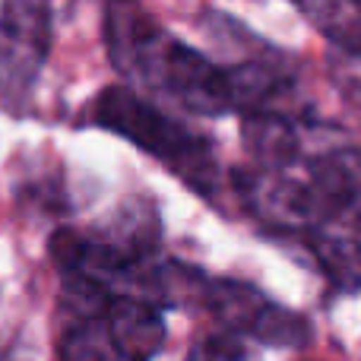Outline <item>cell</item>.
<instances>
[{
    "mask_svg": "<svg viewBox=\"0 0 361 361\" xmlns=\"http://www.w3.org/2000/svg\"><path fill=\"white\" fill-rule=\"evenodd\" d=\"M102 29L108 61L124 80L140 82L200 118L235 111L231 70L171 35L140 6V0H108Z\"/></svg>",
    "mask_w": 361,
    "mask_h": 361,
    "instance_id": "obj_1",
    "label": "cell"
},
{
    "mask_svg": "<svg viewBox=\"0 0 361 361\" xmlns=\"http://www.w3.org/2000/svg\"><path fill=\"white\" fill-rule=\"evenodd\" d=\"M292 4L330 44L361 57V0H292Z\"/></svg>",
    "mask_w": 361,
    "mask_h": 361,
    "instance_id": "obj_6",
    "label": "cell"
},
{
    "mask_svg": "<svg viewBox=\"0 0 361 361\" xmlns=\"http://www.w3.org/2000/svg\"><path fill=\"white\" fill-rule=\"evenodd\" d=\"M92 127L114 133L162 162L187 187L209 197L216 187V152L203 133L184 127L171 114L159 111L130 86H105L86 108Z\"/></svg>",
    "mask_w": 361,
    "mask_h": 361,
    "instance_id": "obj_2",
    "label": "cell"
},
{
    "mask_svg": "<svg viewBox=\"0 0 361 361\" xmlns=\"http://www.w3.org/2000/svg\"><path fill=\"white\" fill-rule=\"evenodd\" d=\"M0 361H32V355L25 352L23 343H6L4 349H0Z\"/></svg>",
    "mask_w": 361,
    "mask_h": 361,
    "instance_id": "obj_10",
    "label": "cell"
},
{
    "mask_svg": "<svg viewBox=\"0 0 361 361\" xmlns=\"http://www.w3.org/2000/svg\"><path fill=\"white\" fill-rule=\"evenodd\" d=\"M102 320H105L111 343L118 345L127 361H152L165 349L169 326H165L162 307H156L140 295L114 292Z\"/></svg>",
    "mask_w": 361,
    "mask_h": 361,
    "instance_id": "obj_4",
    "label": "cell"
},
{
    "mask_svg": "<svg viewBox=\"0 0 361 361\" xmlns=\"http://www.w3.org/2000/svg\"><path fill=\"white\" fill-rule=\"evenodd\" d=\"M57 361H127L111 343L102 317L70 320L57 343Z\"/></svg>",
    "mask_w": 361,
    "mask_h": 361,
    "instance_id": "obj_8",
    "label": "cell"
},
{
    "mask_svg": "<svg viewBox=\"0 0 361 361\" xmlns=\"http://www.w3.org/2000/svg\"><path fill=\"white\" fill-rule=\"evenodd\" d=\"M193 361H257V355L244 345L241 336L225 330L216 336H206L193 352Z\"/></svg>",
    "mask_w": 361,
    "mask_h": 361,
    "instance_id": "obj_9",
    "label": "cell"
},
{
    "mask_svg": "<svg viewBox=\"0 0 361 361\" xmlns=\"http://www.w3.org/2000/svg\"><path fill=\"white\" fill-rule=\"evenodd\" d=\"M301 241H305L307 254L320 267V273L330 279L336 292L358 295L361 292V241L349 235H333L324 231L320 225L301 228Z\"/></svg>",
    "mask_w": 361,
    "mask_h": 361,
    "instance_id": "obj_5",
    "label": "cell"
},
{
    "mask_svg": "<svg viewBox=\"0 0 361 361\" xmlns=\"http://www.w3.org/2000/svg\"><path fill=\"white\" fill-rule=\"evenodd\" d=\"M54 44L51 0H4L0 4V99L19 105L29 99Z\"/></svg>",
    "mask_w": 361,
    "mask_h": 361,
    "instance_id": "obj_3",
    "label": "cell"
},
{
    "mask_svg": "<svg viewBox=\"0 0 361 361\" xmlns=\"http://www.w3.org/2000/svg\"><path fill=\"white\" fill-rule=\"evenodd\" d=\"M247 336L263 345H273V349H305L311 343L314 330L305 314L282 307L276 301H267L260 307V314L254 317V324H250Z\"/></svg>",
    "mask_w": 361,
    "mask_h": 361,
    "instance_id": "obj_7",
    "label": "cell"
}]
</instances>
